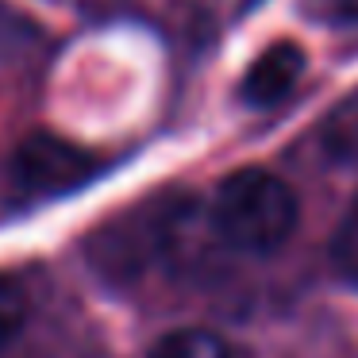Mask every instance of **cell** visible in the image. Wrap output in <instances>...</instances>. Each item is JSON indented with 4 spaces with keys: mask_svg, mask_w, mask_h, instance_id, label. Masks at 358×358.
Masks as SVG:
<instances>
[{
    "mask_svg": "<svg viewBox=\"0 0 358 358\" xmlns=\"http://www.w3.org/2000/svg\"><path fill=\"white\" fill-rule=\"evenodd\" d=\"M320 147L335 166L358 170V89L347 93L320 124Z\"/></svg>",
    "mask_w": 358,
    "mask_h": 358,
    "instance_id": "277c9868",
    "label": "cell"
},
{
    "mask_svg": "<svg viewBox=\"0 0 358 358\" xmlns=\"http://www.w3.org/2000/svg\"><path fill=\"white\" fill-rule=\"evenodd\" d=\"M147 358H231V347L208 327H173L150 347Z\"/></svg>",
    "mask_w": 358,
    "mask_h": 358,
    "instance_id": "5b68a950",
    "label": "cell"
},
{
    "mask_svg": "<svg viewBox=\"0 0 358 358\" xmlns=\"http://www.w3.org/2000/svg\"><path fill=\"white\" fill-rule=\"evenodd\" d=\"M96 170H101V158L93 150L50 131L27 135L12 155L16 185L35 196H58V193H70V189H81Z\"/></svg>",
    "mask_w": 358,
    "mask_h": 358,
    "instance_id": "7a4b0ae2",
    "label": "cell"
},
{
    "mask_svg": "<svg viewBox=\"0 0 358 358\" xmlns=\"http://www.w3.org/2000/svg\"><path fill=\"white\" fill-rule=\"evenodd\" d=\"M296 216H301V204L293 189L278 173L247 166L227 173L216 185L208 224L216 239H224L231 250L273 255L296 231Z\"/></svg>",
    "mask_w": 358,
    "mask_h": 358,
    "instance_id": "6da1fadb",
    "label": "cell"
},
{
    "mask_svg": "<svg viewBox=\"0 0 358 358\" xmlns=\"http://www.w3.org/2000/svg\"><path fill=\"white\" fill-rule=\"evenodd\" d=\"M304 73V50L296 43H273L250 62V70L243 73L239 96L250 108H273L278 101H285L293 93V85Z\"/></svg>",
    "mask_w": 358,
    "mask_h": 358,
    "instance_id": "3957f363",
    "label": "cell"
},
{
    "mask_svg": "<svg viewBox=\"0 0 358 358\" xmlns=\"http://www.w3.org/2000/svg\"><path fill=\"white\" fill-rule=\"evenodd\" d=\"M301 12L324 27H358V0H301Z\"/></svg>",
    "mask_w": 358,
    "mask_h": 358,
    "instance_id": "ba28073f",
    "label": "cell"
},
{
    "mask_svg": "<svg viewBox=\"0 0 358 358\" xmlns=\"http://www.w3.org/2000/svg\"><path fill=\"white\" fill-rule=\"evenodd\" d=\"M27 324V293L20 281L0 273V350H8Z\"/></svg>",
    "mask_w": 358,
    "mask_h": 358,
    "instance_id": "8992f818",
    "label": "cell"
},
{
    "mask_svg": "<svg viewBox=\"0 0 358 358\" xmlns=\"http://www.w3.org/2000/svg\"><path fill=\"white\" fill-rule=\"evenodd\" d=\"M331 266L347 285L358 289V208L335 227L331 235Z\"/></svg>",
    "mask_w": 358,
    "mask_h": 358,
    "instance_id": "52a82bcc",
    "label": "cell"
}]
</instances>
